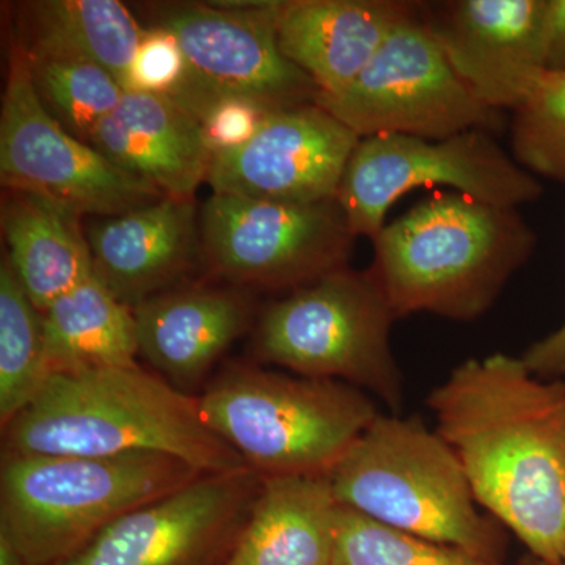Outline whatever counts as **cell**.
Masks as SVG:
<instances>
[{
	"mask_svg": "<svg viewBox=\"0 0 565 565\" xmlns=\"http://www.w3.org/2000/svg\"><path fill=\"white\" fill-rule=\"evenodd\" d=\"M262 487L252 468L200 476L122 515L57 565H225Z\"/></svg>",
	"mask_w": 565,
	"mask_h": 565,
	"instance_id": "cell-13",
	"label": "cell"
},
{
	"mask_svg": "<svg viewBox=\"0 0 565 565\" xmlns=\"http://www.w3.org/2000/svg\"><path fill=\"white\" fill-rule=\"evenodd\" d=\"M0 181L7 191L31 193L103 218L163 196L51 117L33 87L28 55L17 35L10 41L0 111Z\"/></svg>",
	"mask_w": 565,
	"mask_h": 565,
	"instance_id": "cell-12",
	"label": "cell"
},
{
	"mask_svg": "<svg viewBox=\"0 0 565 565\" xmlns=\"http://www.w3.org/2000/svg\"><path fill=\"white\" fill-rule=\"evenodd\" d=\"M0 565H28L6 535L0 534Z\"/></svg>",
	"mask_w": 565,
	"mask_h": 565,
	"instance_id": "cell-32",
	"label": "cell"
},
{
	"mask_svg": "<svg viewBox=\"0 0 565 565\" xmlns=\"http://www.w3.org/2000/svg\"><path fill=\"white\" fill-rule=\"evenodd\" d=\"M355 239L337 199L302 204L212 193L200 217L212 273L273 291H294L348 267Z\"/></svg>",
	"mask_w": 565,
	"mask_h": 565,
	"instance_id": "cell-11",
	"label": "cell"
},
{
	"mask_svg": "<svg viewBox=\"0 0 565 565\" xmlns=\"http://www.w3.org/2000/svg\"><path fill=\"white\" fill-rule=\"evenodd\" d=\"M430 185L516 210L544 193L537 178L492 132L473 129L438 140L397 134L364 137L349 159L337 200L353 236L373 241L397 200Z\"/></svg>",
	"mask_w": 565,
	"mask_h": 565,
	"instance_id": "cell-8",
	"label": "cell"
},
{
	"mask_svg": "<svg viewBox=\"0 0 565 565\" xmlns=\"http://www.w3.org/2000/svg\"><path fill=\"white\" fill-rule=\"evenodd\" d=\"M546 0H451L422 3L424 24L475 95L514 110L545 68Z\"/></svg>",
	"mask_w": 565,
	"mask_h": 565,
	"instance_id": "cell-15",
	"label": "cell"
},
{
	"mask_svg": "<svg viewBox=\"0 0 565 565\" xmlns=\"http://www.w3.org/2000/svg\"><path fill=\"white\" fill-rule=\"evenodd\" d=\"M193 199L162 196L93 223L87 232L96 277L122 305L169 291L191 270L199 250Z\"/></svg>",
	"mask_w": 565,
	"mask_h": 565,
	"instance_id": "cell-18",
	"label": "cell"
},
{
	"mask_svg": "<svg viewBox=\"0 0 565 565\" xmlns=\"http://www.w3.org/2000/svg\"><path fill=\"white\" fill-rule=\"evenodd\" d=\"M3 449L22 455L106 457L161 452L203 473L248 468L204 422L199 396L136 366L104 367L47 379L3 427Z\"/></svg>",
	"mask_w": 565,
	"mask_h": 565,
	"instance_id": "cell-2",
	"label": "cell"
},
{
	"mask_svg": "<svg viewBox=\"0 0 565 565\" xmlns=\"http://www.w3.org/2000/svg\"><path fill=\"white\" fill-rule=\"evenodd\" d=\"M185 71L184 55L172 33L152 25L141 35L129 92L173 95L184 81Z\"/></svg>",
	"mask_w": 565,
	"mask_h": 565,
	"instance_id": "cell-29",
	"label": "cell"
},
{
	"mask_svg": "<svg viewBox=\"0 0 565 565\" xmlns=\"http://www.w3.org/2000/svg\"><path fill=\"white\" fill-rule=\"evenodd\" d=\"M28 62L44 109L66 132L90 145L98 126L120 104L126 93L121 85L107 71L88 63L29 55Z\"/></svg>",
	"mask_w": 565,
	"mask_h": 565,
	"instance_id": "cell-25",
	"label": "cell"
},
{
	"mask_svg": "<svg viewBox=\"0 0 565 565\" xmlns=\"http://www.w3.org/2000/svg\"><path fill=\"white\" fill-rule=\"evenodd\" d=\"M370 269L333 270L267 305L253 353L302 377L337 381L403 408L404 379L392 349L396 321Z\"/></svg>",
	"mask_w": 565,
	"mask_h": 565,
	"instance_id": "cell-7",
	"label": "cell"
},
{
	"mask_svg": "<svg viewBox=\"0 0 565 565\" xmlns=\"http://www.w3.org/2000/svg\"><path fill=\"white\" fill-rule=\"evenodd\" d=\"M329 478L343 508L501 563L503 527L479 511L451 446L418 418L379 414Z\"/></svg>",
	"mask_w": 565,
	"mask_h": 565,
	"instance_id": "cell-5",
	"label": "cell"
},
{
	"mask_svg": "<svg viewBox=\"0 0 565 565\" xmlns=\"http://www.w3.org/2000/svg\"><path fill=\"white\" fill-rule=\"evenodd\" d=\"M188 110L202 126L212 156L247 143L275 111L263 104L241 98L207 99Z\"/></svg>",
	"mask_w": 565,
	"mask_h": 565,
	"instance_id": "cell-28",
	"label": "cell"
},
{
	"mask_svg": "<svg viewBox=\"0 0 565 565\" xmlns=\"http://www.w3.org/2000/svg\"><path fill=\"white\" fill-rule=\"evenodd\" d=\"M511 147L526 172L565 185V73L535 74L512 110Z\"/></svg>",
	"mask_w": 565,
	"mask_h": 565,
	"instance_id": "cell-26",
	"label": "cell"
},
{
	"mask_svg": "<svg viewBox=\"0 0 565 565\" xmlns=\"http://www.w3.org/2000/svg\"><path fill=\"white\" fill-rule=\"evenodd\" d=\"M81 218L70 207L31 193L9 191L3 199L6 258L40 313L95 275Z\"/></svg>",
	"mask_w": 565,
	"mask_h": 565,
	"instance_id": "cell-21",
	"label": "cell"
},
{
	"mask_svg": "<svg viewBox=\"0 0 565 565\" xmlns=\"http://www.w3.org/2000/svg\"><path fill=\"white\" fill-rule=\"evenodd\" d=\"M17 33L29 57L98 66L131 88L145 29L118 0H35L20 6Z\"/></svg>",
	"mask_w": 565,
	"mask_h": 565,
	"instance_id": "cell-22",
	"label": "cell"
},
{
	"mask_svg": "<svg viewBox=\"0 0 565 565\" xmlns=\"http://www.w3.org/2000/svg\"><path fill=\"white\" fill-rule=\"evenodd\" d=\"M204 422L263 478L329 476L381 412L337 381L234 363L199 396Z\"/></svg>",
	"mask_w": 565,
	"mask_h": 565,
	"instance_id": "cell-6",
	"label": "cell"
},
{
	"mask_svg": "<svg viewBox=\"0 0 565 565\" xmlns=\"http://www.w3.org/2000/svg\"><path fill=\"white\" fill-rule=\"evenodd\" d=\"M41 322L50 377L137 364L132 310L96 274L55 300Z\"/></svg>",
	"mask_w": 565,
	"mask_h": 565,
	"instance_id": "cell-23",
	"label": "cell"
},
{
	"mask_svg": "<svg viewBox=\"0 0 565 565\" xmlns=\"http://www.w3.org/2000/svg\"><path fill=\"white\" fill-rule=\"evenodd\" d=\"M422 3L403 0H281L277 14L282 55L321 95H338Z\"/></svg>",
	"mask_w": 565,
	"mask_h": 565,
	"instance_id": "cell-17",
	"label": "cell"
},
{
	"mask_svg": "<svg viewBox=\"0 0 565 565\" xmlns=\"http://www.w3.org/2000/svg\"><path fill=\"white\" fill-rule=\"evenodd\" d=\"M519 565H552L548 563H545V561L539 559V557H535L533 555H527L525 559L520 561Z\"/></svg>",
	"mask_w": 565,
	"mask_h": 565,
	"instance_id": "cell-33",
	"label": "cell"
},
{
	"mask_svg": "<svg viewBox=\"0 0 565 565\" xmlns=\"http://www.w3.org/2000/svg\"><path fill=\"white\" fill-rule=\"evenodd\" d=\"M90 145L163 196L193 199L210 174L212 151L195 115L159 93L126 92Z\"/></svg>",
	"mask_w": 565,
	"mask_h": 565,
	"instance_id": "cell-19",
	"label": "cell"
},
{
	"mask_svg": "<svg viewBox=\"0 0 565 565\" xmlns=\"http://www.w3.org/2000/svg\"><path fill=\"white\" fill-rule=\"evenodd\" d=\"M360 139L318 103L275 110L247 143L212 156L217 195L278 203L334 200Z\"/></svg>",
	"mask_w": 565,
	"mask_h": 565,
	"instance_id": "cell-14",
	"label": "cell"
},
{
	"mask_svg": "<svg viewBox=\"0 0 565 565\" xmlns=\"http://www.w3.org/2000/svg\"><path fill=\"white\" fill-rule=\"evenodd\" d=\"M332 565H501L382 525L340 505Z\"/></svg>",
	"mask_w": 565,
	"mask_h": 565,
	"instance_id": "cell-27",
	"label": "cell"
},
{
	"mask_svg": "<svg viewBox=\"0 0 565 565\" xmlns=\"http://www.w3.org/2000/svg\"><path fill=\"white\" fill-rule=\"evenodd\" d=\"M371 243V274L397 319L429 313L470 322L531 258L537 234L516 207L449 191L385 223Z\"/></svg>",
	"mask_w": 565,
	"mask_h": 565,
	"instance_id": "cell-3",
	"label": "cell"
},
{
	"mask_svg": "<svg viewBox=\"0 0 565 565\" xmlns=\"http://www.w3.org/2000/svg\"><path fill=\"white\" fill-rule=\"evenodd\" d=\"M139 355L174 388L192 394L234 341L253 308L234 288H173L132 308Z\"/></svg>",
	"mask_w": 565,
	"mask_h": 565,
	"instance_id": "cell-16",
	"label": "cell"
},
{
	"mask_svg": "<svg viewBox=\"0 0 565 565\" xmlns=\"http://www.w3.org/2000/svg\"><path fill=\"white\" fill-rule=\"evenodd\" d=\"M520 359L537 377L565 381V322L555 332L531 344Z\"/></svg>",
	"mask_w": 565,
	"mask_h": 565,
	"instance_id": "cell-30",
	"label": "cell"
},
{
	"mask_svg": "<svg viewBox=\"0 0 565 565\" xmlns=\"http://www.w3.org/2000/svg\"><path fill=\"white\" fill-rule=\"evenodd\" d=\"M207 475L161 452L88 457L2 451L0 534L28 565H57L141 505Z\"/></svg>",
	"mask_w": 565,
	"mask_h": 565,
	"instance_id": "cell-4",
	"label": "cell"
},
{
	"mask_svg": "<svg viewBox=\"0 0 565 565\" xmlns=\"http://www.w3.org/2000/svg\"><path fill=\"white\" fill-rule=\"evenodd\" d=\"M338 511L329 476L263 478L225 565H332Z\"/></svg>",
	"mask_w": 565,
	"mask_h": 565,
	"instance_id": "cell-20",
	"label": "cell"
},
{
	"mask_svg": "<svg viewBox=\"0 0 565 565\" xmlns=\"http://www.w3.org/2000/svg\"><path fill=\"white\" fill-rule=\"evenodd\" d=\"M281 0H226L161 7L154 28L172 33L185 77L170 98L185 109L241 98L273 110L318 102L313 81L282 55L277 35Z\"/></svg>",
	"mask_w": 565,
	"mask_h": 565,
	"instance_id": "cell-10",
	"label": "cell"
},
{
	"mask_svg": "<svg viewBox=\"0 0 565 565\" xmlns=\"http://www.w3.org/2000/svg\"><path fill=\"white\" fill-rule=\"evenodd\" d=\"M319 106L360 139L412 136L446 139L473 129L497 132L501 111L482 103L424 24L422 9L392 33L343 92Z\"/></svg>",
	"mask_w": 565,
	"mask_h": 565,
	"instance_id": "cell-9",
	"label": "cell"
},
{
	"mask_svg": "<svg viewBox=\"0 0 565 565\" xmlns=\"http://www.w3.org/2000/svg\"><path fill=\"white\" fill-rule=\"evenodd\" d=\"M544 57L546 70L565 73V0H546Z\"/></svg>",
	"mask_w": 565,
	"mask_h": 565,
	"instance_id": "cell-31",
	"label": "cell"
},
{
	"mask_svg": "<svg viewBox=\"0 0 565 565\" xmlns=\"http://www.w3.org/2000/svg\"><path fill=\"white\" fill-rule=\"evenodd\" d=\"M479 508L530 555L565 564V382L505 353L470 359L427 397Z\"/></svg>",
	"mask_w": 565,
	"mask_h": 565,
	"instance_id": "cell-1",
	"label": "cell"
},
{
	"mask_svg": "<svg viewBox=\"0 0 565 565\" xmlns=\"http://www.w3.org/2000/svg\"><path fill=\"white\" fill-rule=\"evenodd\" d=\"M50 379L43 322L14 277L9 259L0 263V423L9 426L35 399Z\"/></svg>",
	"mask_w": 565,
	"mask_h": 565,
	"instance_id": "cell-24",
	"label": "cell"
},
{
	"mask_svg": "<svg viewBox=\"0 0 565 565\" xmlns=\"http://www.w3.org/2000/svg\"><path fill=\"white\" fill-rule=\"evenodd\" d=\"M565 565V564H564Z\"/></svg>",
	"mask_w": 565,
	"mask_h": 565,
	"instance_id": "cell-34",
	"label": "cell"
}]
</instances>
